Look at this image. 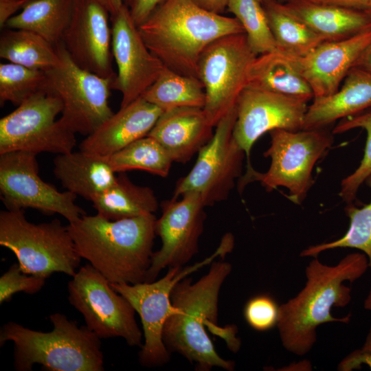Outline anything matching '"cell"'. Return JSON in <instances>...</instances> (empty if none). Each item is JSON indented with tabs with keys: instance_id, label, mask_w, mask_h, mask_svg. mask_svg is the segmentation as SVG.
Returning <instances> with one entry per match:
<instances>
[{
	"instance_id": "obj_1",
	"label": "cell",
	"mask_w": 371,
	"mask_h": 371,
	"mask_svg": "<svg viewBox=\"0 0 371 371\" xmlns=\"http://www.w3.org/2000/svg\"><path fill=\"white\" fill-rule=\"evenodd\" d=\"M232 271L230 263L213 261L208 271L193 282L186 277L173 287L172 311L163 329V341L170 352L181 355L199 370L214 367L234 370L235 363L216 351L207 330L223 339L229 349L238 350L240 341L235 326L218 324V297L221 286Z\"/></svg>"
},
{
	"instance_id": "obj_2",
	"label": "cell",
	"mask_w": 371,
	"mask_h": 371,
	"mask_svg": "<svg viewBox=\"0 0 371 371\" xmlns=\"http://www.w3.org/2000/svg\"><path fill=\"white\" fill-rule=\"evenodd\" d=\"M369 268L364 253L348 254L335 266L322 263L317 257L306 268L304 287L294 297L279 306L277 326L284 348L297 355L308 353L316 341V328L327 322L348 323L331 315L333 307H344L351 300V289L344 284L361 278Z\"/></svg>"
},
{
	"instance_id": "obj_3",
	"label": "cell",
	"mask_w": 371,
	"mask_h": 371,
	"mask_svg": "<svg viewBox=\"0 0 371 371\" xmlns=\"http://www.w3.org/2000/svg\"><path fill=\"white\" fill-rule=\"evenodd\" d=\"M154 214L117 221L83 215L67 225L76 248L111 284L145 282L155 234Z\"/></svg>"
},
{
	"instance_id": "obj_4",
	"label": "cell",
	"mask_w": 371,
	"mask_h": 371,
	"mask_svg": "<svg viewBox=\"0 0 371 371\" xmlns=\"http://www.w3.org/2000/svg\"><path fill=\"white\" fill-rule=\"evenodd\" d=\"M138 30L146 47L166 67L197 78L200 56L211 43L245 33L235 17L210 12L192 0H165Z\"/></svg>"
},
{
	"instance_id": "obj_5",
	"label": "cell",
	"mask_w": 371,
	"mask_h": 371,
	"mask_svg": "<svg viewBox=\"0 0 371 371\" xmlns=\"http://www.w3.org/2000/svg\"><path fill=\"white\" fill-rule=\"evenodd\" d=\"M49 320L53 330L47 333L14 322L1 326L0 346L13 343L16 370L30 371L35 364L50 371L104 370L100 338L63 313L50 315Z\"/></svg>"
},
{
	"instance_id": "obj_6",
	"label": "cell",
	"mask_w": 371,
	"mask_h": 371,
	"mask_svg": "<svg viewBox=\"0 0 371 371\" xmlns=\"http://www.w3.org/2000/svg\"><path fill=\"white\" fill-rule=\"evenodd\" d=\"M0 245L13 252L23 272L45 279L57 272L74 276L82 259L67 225L58 219L31 223L23 210L0 212Z\"/></svg>"
},
{
	"instance_id": "obj_7",
	"label": "cell",
	"mask_w": 371,
	"mask_h": 371,
	"mask_svg": "<svg viewBox=\"0 0 371 371\" xmlns=\"http://www.w3.org/2000/svg\"><path fill=\"white\" fill-rule=\"evenodd\" d=\"M269 133L271 145L264 153L265 157L271 159L269 170L264 173L254 170L243 177L242 186L256 180L267 192L284 187L290 200L300 204L313 184L314 166L333 143V133L325 128L296 131L274 129Z\"/></svg>"
},
{
	"instance_id": "obj_8",
	"label": "cell",
	"mask_w": 371,
	"mask_h": 371,
	"mask_svg": "<svg viewBox=\"0 0 371 371\" xmlns=\"http://www.w3.org/2000/svg\"><path fill=\"white\" fill-rule=\"evenodd\" d=\"M234 248V243L224 237L210 256L193 265L168 268L161 278L130 284H111L115 291L126 297L141 318L144 341L139 352V362L145 367L162 366L170 361V352L162 337L165 322L172 311L170 295L175 285L188 275L224 258Z\"/></svg>"
},
{
	"instance_id": "obj_9",
	"label": "cell",
	"mask_w": 371,
	"mask_h": 371,
	"mask_svg": "<svg viewBox=\"0 0 371 371\" xmlns=\"http://www.w3.org/2000/svg\"><path fill=\"white\" fill-rule=\"evenodd\" d=\"M55 47L60 63L45 71V90L62 101L59 120L74 133L87 136L114 113L109 104L113 80L77 65L62 41Z\"/></svg>"
},
{
	"instance_id": "obj_10",
	"label": "cell",
	"mask_w": 371,
	"mask_h": 371,
	"mask_svg": "<svg viewBox=\"0 0 371 371\" xmlns=\"http://www.w3.org/2000/svg\"><path fill=\"white\" fill-rule=\"evenodd\" d=\"M68 300L86 326L100 339L121 337L130 346H142L135 311L91 264L81 267L68 282Z\"/></svg>"
},
{
	"instance_id": "obj_11",
	"label": "cell",
	"mask_w": 371,
	"mask_h": 371,
	"mask_svg": "<svg viewBox=\"0 0 371 371\" xmlns=\"http://www.w3.org/2000/svg\"><path fill=\"white\" fill-rule=\"evenodd\" d=\"M0 120V154L27 151L36 154H65L74 150L76 133L56 116L63 103L43 90L33 95Z\"/></svg>"
},
{
	"instance_id": "obj_12",
	"label": "cell",
	"mask_w": 371,
	"mask_h": 371,
	"mask_svg": "<svg viewBox=\"0 0 371 371\" xmlns=\"http://www.w3.org/2000/svg\"><path fill=\"white\" fill-rule=\"evenodd\" d=\"M256 56L245 33L217 38L201 54L197 76L205 92L203 109L214 127L236 106L240 94L247 85Z\"/></svg>"
},
{
	"instance_id": "obj_13",
	"label": "cell",
	"mask_w": 371,
	"mask_h": 371,
	"mask_svg": "<svg viewBox=\"0 0 371 371\" xmlns=\"http://www.w3.org/2000/svg\"><path fill=\"white\" fill-rule=\"evenodd\" d=\"M236 116V106L219 120L212 138L199 150L190 172L177 181L172 197L195 192L205 206L228 197L240 176L245 155L233 136Z\"/></svg>"
},
{
	"instance_id": "obj_14",
	"label": "cell",
	"mask_w": 371,
	"mask_h": 371,
	"mask_svg": "<svg viewBox=\"0 0 371 371\" xmlns=\"http://www.w3.org/2000/svg\"><path fill=\"white\" fill-rule=\"evenodd\" d=\"M37 154L11 151L0 154L1 199L8 210L27 208L47 215L58 214L70 223L86 212L76 203L77 195L58 191L39 176Z\"/></svg>"
},
{
	"instance_id": "obj_15",
	"label": "cell",
	"mask_w": 371,
	"mask_h": 371,
	"mask_svg": "<svg viewBox=\"0 0 371 371\" xmlns=\"http://www.w3.org/2000/svg\"><path fill=\"white\" fill-rule=\"evenodd\" d=\"M161 203V215L155 221V234L161 242L153 253L145 282L155 280L166 268L183 267L199 251V240L206 218L200 196L188 192Z\"/></svg>"
},
{
	"instance_id": "obj_16",
	"label": "cell",
	"mask_w": 371,
	"mask_h": 371,
	"mask_svg": "<svg viewBox=\"0 0 371 371\" xmlns=\"http://www.w3.org/2000/svg\"><path fill=\"white\" fill-rule=\"evenodd\" d=\"M236 106L233 136L247 156V174L254 170L249 157L256 141L274 129L302 130L308 105L297 98L246 87Z\"/></svg>"
},
{
	"instance_id": "obj_17",
	"label": "cell",
	"mask_w": 371,
	"mask_h": 371,
	"mask_svg": "<svg viewBox=\"0 0 371 371\" xmlns=\"http://www.w3.org/2000/svg\"><path fill=\"white\" fill-rule=\"evenodd\" d=\"M110 21L112 54L117 67L111 88L121 93L120 107H124L142 97L165 66L146 47L124 5Z\"/></svg>"
},
{
	"instance_id": "obj_18",
	"label": "cell",
	"mask_w": 371,
	"mask_h": 371,
	"mask_svg": "<svg viewBox=\"0 0 371 371\" xmlns=\"http://www.w3.org/2000/svg\"><path fill=\"white\" fill-rule=\"evenodd\" d=\"M111 15L102 0H74L61 41L80 67L113 80Z\"/></svg>"
},
{
	"instance_id": "obj_19",
	"label": "cell",
	"mask_w": 371,
	"mask_h": 371,
	"mask_svg": "<svg viewBox=\"0 0 371 371\" xmlns=\"http://www.w3.org/2000/svg\"><path fill=\"white\" fill-rule=\"evenodd\" d=\"M370 41L371 28L343 40L324 41L302 57L283 55L308 82L314 98H319L338 90Z\"/></svg>"
},
{
	"instance_id": "obj_20",
	"label": "cell",
	"mask_w": 371,
	"mask_h": 371,
	"mask_svg": "<svg viewBox=\"0 0 371 371\" xmlns=\"http://www.w3.org/2000/svg\"><path fill=\"white\" fill-rule=\"evenodd\" d=\"M163 111L142 97L120 107L92 133L79 149L108 157L129 144L148 135Z\"/></svg>"
},
{
	"instance_id": "obj_21",
	"label": "cell",
	"mask_w": 371,
	"mask_h": 371,
	"mask_svg": "<svg viewBox=\"0 0 371 371\" xmlns=\"http://www.w3.org/2000/svg\"><path fill=\"white\" fill-rule=\"evenodd\" d=\"M203 108L183 106L163 111L148 134L166 150L172 161L185 164L214 135Z\"/></svg>"
},
{
	"instance_id": "obj_22",
	"label": "cell",
	"mask_w": 371,
	"mask_h": 371,
	"mask_svg": "<svg viewBox=\"0 0 371 371\" xmlns=\"http://www.w3.org/2000/svg\"><path fill=\"white\" fill-rule=\"evenodd\" d=\"M371 108V73L352 67L341 88L330 95L314 98L308 106L302 129L326 128L338 120Z\"/></svg>"
},
{
	"instance_id": "obj_23",
	"label": "cell",
	"mask_w": 371,
	"mask_h": 371,
	"mask_svg": "<svg viewBox=\"0 0 371 371\" xmlns=\"http://www.w3.org/2000/svg\"><path fill=\"white\" fill-rule=\"evenodd\" d=\"M281 5L284 10L305 23L324 41L343 40L371 28V14L365 10L302 0Z\"/></svg>"
},
{
	"instance_id": "obj_24",
	"label": "cell",
	"mask_w": 371,
	"mask_h": 371,
	"mask_svg": "<svg viewBox=\"0 0 371 371\" xmlns=\"http://www.w3.org/2000/svg\"><path fill=\"white\" fill-rule=\"evenodd\" d=\"M53 172L66 190L91 201L116 178L107 157L80 149L57 155Z\"/></svg>"
},
{
	"instance_id": "obj_25",
	"label": "cell",
	"mask_w": 371,
	"mask_h": 371,
	"mask_svg": "<svg viewBox=\"0 0 371 371\" xmlns=\"http://www.w3.org/2000/svg\"><path fill=\"white\" fill-rule=\"evenodd\" d=\"M247 87L306 102L313 100L312 89L287 58L277 50L256 57Z\"/></svg>"
},
{
	"instance_id": "obj_26",
	"label": "cell",
	"mask_w": 371,
	"mask_h": 371,
	"mask_svg": "<svg viewBox=\"0 0 371 371\" xmlns=\"http://www.w3.org/2000/svg\"><path fill=\"white\" fill-rule=\"evenodd\" d=\"M91 202L98 214L111 221L152 214L159 207L153 190L133 183L124 172Z\"/></svg>"
},
{
	"instance_id": "obj_27",
	"label": "cell",
	"mask_w": 371,
	"mask_h": 371,
	"mask_svg": "<svg viewBox=\"0 0 371 371\" xmlns=\"http://www.w3.org/2000/svg\"><path fill=\"white\" fill-rule=\"evenodd\" d=\"M74 3V0H30L5 27L34 32L56 46L70 22Z\"/></svg>"
},
{
	"instance_id": "obj_28",
	"label": "cell",
	"mask_w": 371,
	"mask_h": 371,
	"mask_svg": "<svg viewBox=\"0 0 371 371\" xmlns=\"http://www.w3.org/2000/svg\"><path fill=\"white\" fill-rule=\"evenodd\" d=\"M0 57L10 63L43 71L60 63L54 45L37 33L23 29L3 30Z\"/></svg>"
},
{
	"instance_id": "obj_29",
	"label": "cell",
	"mask_w": 371,
	"mask_h": 371,
	"mask_svg": "<svg viewBox=\"0 0 371 371\" xmlns=\"http://www.w3.org/2000/svg\"><path fill=\"white\" fill-rule=\"evenodd\" d=\"M276 50L289 56L302 57L324 40L302 21L287 13L280 3L267 0L262 3Z\"/></svg>"
},
{
	"instance_id": "obj_30",
	"label": "cell",
	"mask_w": 371,
	"mask_h": 371,
	"mask_svg": "<svg viewBox=\"0 0 371 371\" xmlns=\"http://www.w3.org/2000/svg\"><path fill=\"white\" fill-rule=\"evenodd\" d=\"M142 98L163 111L183 106L203 108L206 100L199 79L179 74L166 67Z\"/></svg>"
},
{
	"instance_id": "obj_31",
	"label": "cell",
	"mask_w": 371,
	"mask_h": 371,
	"mask_svg": "<svg viewBox=\"0 0 371 371\" xmlns=\"http://www.w3.org/2000/svg\"><path fill=\"white\" fill-rule=\"evenodd\" d=\"M107 159L115 173L138 170L161 177L168 175L173 162L164 147L148 135L129 144Z\"/></svg>"
},
{
	"instance_id": "obj_32",
	"label": "cell",
	"mask_w": 371,
	"mask_h": 371,
	"mask_svg": "<svg viewBox=\"0 0 371 371\" xmlns=\"http://www.w3.org/2000/svg\"><path fill=\"white\" fill-rule=\"evenodd\" d=\"M371 190V174L365 181ZM346 214L350 219V225L346 233L340 238L311 246L304 249L301 256L317 257L322 251L335 248H355L364 253L371 270V201L361 208L348 204L345 208Z\"/></svg>"
},
{
	"instance_id": "obj_33",
	"label": "cell",
	"mask_w": 371,
	"mask_h": 371,
	"mask_svg": "<svg viewBox=\"0 0 371 371\" xmlns=\"http://www.w3.org/2000/svg\"><path fill=\"white\" fill-rule=\"evenodd\" d=\"M227 8L243 25L256 56L276 50L262 3L258 0H229Z\"/></svg>"
},
{
	"instance_id": "obj_34",
	"label": "cell",
	"mask_w": 371,
	"mask_h": 371,
	"mask_svg": "<svg viewBox=\"0 0 371 371\" xmlns=\"http://www.w3.org/2000/svg\"><path fill=\"white\" fill-rule=\"evenodd\" d=\"M45 71L28 68L12 63L0 65V104L6 102L19 106L23 102L45 90Z\"/></svg>"
},
{
	"instance_id": "obj_35",
	"label": "cell",
	"mask_w": 371,
	"mask_h": 371,
	"mask_svg": "<svg viewBox=\"0 0 371 371\" xmlns=\"http://www.w3.org/2000/svg\"><path fill=\"white\" fill-rule=\"evenodd\" d=\"M357 128L366 131L367 139L359 166L341 182L339 196L347 204L356 199L360 186L371 174V111L341 120L332 131L339 134Z\"/></svg>"
},
{
	"instance_id": "obj_36",
	"label": "cell",
	"mask_w": 371,
	"mask_h": 371,
	"mask_svg": "<svg viewBox=\"0 0 371 371\" xmlns=\"http://www.w3.org/2000/svg\"><path fill=\"white\" fill-rule=\"evenodd\" d=\"M45 281V278L23 272L19 263H14L0 278V304L9 302L16 293H37L43 287Z\"/></svg>"
},
{
	"instance_id": "obj_37",
	"label": "cell",
	"mask_w": 371,
	"mask_h": 371,
	"mask_svg": "<svg viewBox=\"0 0 371 371\" xmlns=\"http://www.w3.org/2000/svg\"><path fill=\"white\" fill-rule=\"evenodd\" d=\"M247 323L254 330L266 331L278 324L279 306L269 295H258L250 298L244 308Z\"/></svg>"
},
{
	"instance_id": "obj_38",
	"label": "cell",
	"mask_w": 371,
	"mask_h": 371,
	"mask_svg": "<svg viewBox=\"0 0 371 371\" xmlns=\"http://www.w3.org/2000/svg\"><path fill=\"white\" fill-rule=\"evenodd\" d=\"M135 24L139 27L165 0H122Z\"/></svg>"
},
{
	"instance_id": "obj_39",
	"label": "cell",
	"mask_w": 371,
	"mask_h": 371,
	"mask_svg": "<svg viewBox=\"0 0 371 371\" xmlns=\"http://www.w3.org/2000/svg\"><path fill=\"white\" fill-rule=\"evenodd\" d=\"M368 366L371 369V352L362 350L361 348L354 350L347 355L339 364L340 371H351L360 369L361 365Z\"/></svg>"
},
{
	"instance_id": "obj_40",
	"label": "cell",
	"mask_w": 371,
	"mask_h": 371,
	"mask_svg": "<svg viewBox=\"0 0 371 371\" xmlns=\"http://www.w3.org/2000/svg\"><path fill=\"white\" fill-rule=\"evenodd\" d=\"M30 0H0V27L3 28L8 20Z\"/></svg>"
},
{
	"instance_id": "obj_41",
	"label": "cell",
	"mask_w": 371,
	"mask_h": 371,
	"mask_svg": "<svg viewBox=\"0 0 371 371\" xmlns=\"http://www.w3.org/2000/svg\"><path fill=\"white\" fill-rule=\"evenodd\" d=\"M308 3L365 10L370 0H302Z\"/></svg>"
},
{
	"instance_id": "obj_42",
	"label": "cell",
	"mask_w": 371,
	"mask_h": 371,
	"mask_svg": "<svg viewBox=\"0 0 371 371\" xmlns=\"http://www.w3.org/2000/svg\"><path fill=\"white\" fill-rule=\"evenodd\" d=\"M199 7L210 12L223 14L227 7L229 0H192Z\"/></svg>"
},
{
	"instance_id": "obj_43",
	"label": "cell",
	"mask_w": 371,
	"mask_h": 371,
	"mask_svg": "<svg viewBox=\"0 0 371 371\" xmlns=\"http://www.w3.org/2000/svg\"><path fill=\"white\" fill-rule=\"evenodd\" d=\"M354 67L371 73V41L361 53Z\"/></svg>"
},
{
	"instance_id": "obj_44",
	"label": "cell",
	"mask_w": 371,
	"mask_h": 371,
	"mask_svg": "<svg viewBox=\"0 0 371 371\" xmlns=\"http://www.w3.org/2000/svg\"><path fill=\"white\" fill-rule=\"evenodd\" d=\"M106 8L108 9L110 15L115 14L123 6L122 0H102Z\"/></svg>"
},
{
	"instance_id": "obj_45",
	"label": "cell",
	"mask_w": 371,
	"mask_h": 371,
	"mask_svg": "<svg viewBox=\"0 0 371 371\" xmlns=\"http://www.w3.org/2000/svg\"><path fill=\"white\" fill-rule=\"evenodd\" d=\"M361 349L363 351L371 352V327Z\"/></svg>"
},
{
	"instance_id": "obj_46",
	"label": "cell",
	"mask_w": 371,
	"mask_h": 371,
	"mask_svg": "<svg viewBox=\"0 0 371 371\" xmlns=\"http://www.w3.org/2000/svg\"><path fill=\"white\" fill-rule=\"evenodd\" d=\"M364 308L371 311V289L364 301Z\"/></svg>"
},
{
	"instance_id": "obj_47",
	"label": "cell",
	"mask_w": 371,
	"mask_h": 371,
	"mask_svg": "<svg viewBox=\"0 0 371 371\" xmlns=\"http://www.w3.org/2000/svg\"><path fill=\"white\" fill-rule=\"evenodd\" d=\"M365 11L371 14V0L369 1L368 5Z\"/></svg>"
},
{
	"instance_id": "obj_48",
	"label": "cell",
	"mask_w": 371,
	"mask_h": 371,
	"mask_svg": "<svg viewBox=\"0 0 371 371\" xmlns=\"http://www.w3.org/2000/svg\"><path fill=\"white\" fill-rule=\"evenodd\" d=\"M275 1H278L279 3H282V4H285L286 3L292 1L293 0H275Z\"/></svg>"
},
{
	"instance_id": "obj_49",
	"label": "cell",
	"mask_w": 371,
	"mask_h": 371,
	"mask_svg": "<svg viewBox=\"0 0 371 371\" xmlns=\"http://www.w3.org/2000/svg\"><path fill=\"white\" fill-rule=\"evenodd\" d=\"M258 1H259L260 3H262L263 2H265V1H267V0H258Z\"/></svg>"
}]
</instances>
